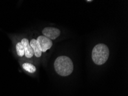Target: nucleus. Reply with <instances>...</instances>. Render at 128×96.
<instances>
[{"label":"nucleus","instance_id":"1","mask_svg":"<svg viewBox=\"0 0 128 96\" xmlns=\"http://www.w3.org/2000/svg\"><path fill=\"white\" fill-rule=\"evenodd\" d=\"M55 71L60 76L70 75L74 70L73 62L70 58L66 56H59L54 63Z\"/></svg>","mask_w":128,"mask_h":96},{"label":"nucleus","instance_id":"2","mask_svg":"<svg viewBox=\"0 0 128 96\" xmlns=\"http://www.w3.org/2000/svg\"><path fill=\"white\" fill-rule=\"evenodd\" d=\"M109 56V50L106 45L98 44L92 49V59L94 63L102 65L107 61Z\"/></svg>","mask_w":128,"mask_h":96},{"label":"nucleus","instance_id":"3","mask_svg":"<svg viewBox=\"0 0 128 96\" xmlns=\"http://www.w3.org/2000/svg\"><path fill=\"white\" fill-rule=\"evenodd\" d=\"M37 43L42 52H45L51 48L53 44L52 40L44 36H39L36 39Z\"/></svg>","mask_w":128,"mask_h":96},{"label":"nucleus","instance_id":"4","mask_svg":"<svg viewBox=\"0 0 128 96\" xmlns=\"http://www.w3.org/2000/svg\"><path fill=\"white\" fill-rule=\"evenodd\" d=\"M43 36L50 40H55L60 35V31L54 27H46L42 31Z\"/></svg>","mask_w":128,"mask_h":96},{"label":"nucleus","instance_id":"5","mask_svg":"<svg viewBox=\"0 0 128 96\" xmlns=\"http://www.w3.org/2000/svg\"><path fill=\"white\" fill-rule=\"evenodd\" d=\"M21 44L23 46V47L24 49V55L28 58H32L34 55V51L30 44L28 40L27 39H22L21 40Z\"/></svg>","mask_w":128,"mask_h":96},{"label":"nucleus","instance_id":"6","mask_svg":"<svg viewBox=\"0 0 128 96\" xmlns=\"http://www.w3.org/2000/svg\"><path fill=\"white\" fill-rule=\"evenodd\" d=\"M30 44L31 47V48H32L33 51H34V55L38 58L40 57L42 55V52H41V51L40 50L39 48H38V43H37L36 39H32L30 43Z\"/></svg>","mask_w":128,"mask_h":96},{"label":"nucleus","instance_id":"7","mask_svg":"<svg viewBox=\"0 0 128 96\" xmlns=\"http://www.w3.org/2000/svg\"><path fill=\"white\" fill-rule=\"evenodd\" d=\"M22 68L26 71L30 72V73H34L36 71V68L35 67V66L32 64L29 63H25L23 64Z\"/></svg>","mask_w":128,"mask_h":96},{"label":"nucleus","instance_id":"8","mask_svg":"<svg viewBox=\"0 0 128 96\" xmlns=\"http://www.w3.org/2000/svg\"><path fill=\"white\" fill-rule=\"evenodd\" d=\"M16 49L17 54L19 56L22 57L24 55V49L21 42L17 43L16 46Z\"/></svg>","mask_w":128,"mask_h":96},{"label":"nucleus","instance_id":"9","mask_svg":"<svg viewBox=\"0 0 128 96\" xmlns=\"http://www.w3.org/2000/svg\"><path fill=\"white\" fill-rule=\"evenodd\" d=\"M92 0H88V1L87 0V2H89V3H90V2H92Z\"/></svg>","mask_w":128,"mask_h":96}]
</instances>
